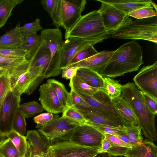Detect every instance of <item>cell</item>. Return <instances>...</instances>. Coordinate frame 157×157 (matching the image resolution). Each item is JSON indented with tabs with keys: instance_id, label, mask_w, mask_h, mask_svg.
<instances>
[{
	"instance_id": "6da1fadb",
	"label": "cell",
	"mask_w": 157,
	"mask_h": 157,
	"mask_svg": "<svg viewBox=\"0 0 157 157\" xmlns=\"http://www.w3.org/2000/svg\"><path fill=\"white\" fill-rule=\"evenodd\" d=\"M141 46L134 40L114 51L107 64L99 73L103 77L115 78L138 70L144 64Z\"/></svg>"
},
{
	"instance_id": "7a4b0ae2",
	"label": "cell",
	"mask_w": 157,
	"mask_h": 157,
	"mask_svg": "<svg viewBox=\"0 0 157 157\" xmlns=\"http://www.w3.org/2000/svg\"><path fill=\"white\" fill-rule=\"evenodd\" d=\"M121 96L133 110L146 138L152 141H156V115L147 105L141 91L138 90L133 82H129L122 86Z\"/></svg>"
},
{
	"instance_id": "3957f363",
	"label": "cell",
	"mask_w": 157,
	"mask_h": 157,
	"mask_svg": "<svg viewBox=\"0 0 157 157\" xmlns=\"http://www.w3.org/2000/svg\"><path fill=\"white\" fill-rule=\"evenodd\" d=\"M127 16L125 21L113 32L115 38L142 40L157 43V16L132 19Z\"/></svg>"
},
{
	"instance_id": "277c9868",
	"label": "cell",
	"mask_w": 157,
	"mask_h": 157,
	"mask_svg": "<svg viewBox=\"0 0 157 157\" xmlns=\"http://www.w3.org/2000/svg\"><path fill=\"white\" fill-rule=\"evenodd\" d=\"M113 32L106 31L98 10L82 16L78 21L65 34L66 39L71 37H89L103 35Z\"/></svg>"
},
{
	"instance_id": "5b68a950",
	"label": "cell",
	"mask_w": 157,
	"mask_h": 157,
	"mask_svg": "<svg viewBox=\"0 0 157 157\" xmlns=\"http://www.w3.org/2000/svg\"><path fill=\"white\" fill-rule=\"evenodd\" d=\"M65 116L54 119L38 128V132L48 141L59 142L69 140L75 129L81 125Z\"/></svg>"
},
{
	"instance_id": "8992f818",
	"label": "cell",
	"mask_w": 157,
	"mask_h": 157,
	"mask_svg": "<svg viewBox=\"0 0 157 157\" xmlns=\"http://www.w3.org/2000/svg\"><path fill=\"white\" fill-rule=\"evenodd\" d=\"M40 36L51 53L48 78L58 76L62 71L60 64L63 41L61 31L57 28L45 29L41 31Z\"/></svg>"
},
{
	"instance_id": "52a82bcc",
	"label": "cell",
	"mask_w": 157,
	"mask_h": 157,
	"mask_svg": "<svg viewBox=\"0 0 157 157\" xmlns=\"http://www.w3.org/2000/svg\"><path fill=\"white\" fill-rule=\"evenodd\" d=\"M51 59L49 49L42 41L29 59L28 69L32 75L30 86L36 88L44 78H48Z\"/></svg>"
},
{
	"instance_id": "ba28073f",
	"label": "cell",
	"mask_w": 157,
	"mask_h": 157,
	"mask_svg": "<svg viewBox=\"0 0 157 157\" xmlns=\"http://www.w3.org/2000/svg\"><path fill=\"white\" fill-rule=\"evenodd\" d=\"M113 33L93 37H71L66 39L63 45L61 69L68 67L72 59L78 53L90 46H94L109 38Z\"/></svg>"
},
{
	"instance_id": "9c48e42d",
	"label": "cell",
	"mask_w": 157,
	"mask_h": 157,
	"mask_svg": "<svg viewBox=\"0 0 157 157\" xmlns=\"http://www.w3.org/2000/svg\"><path fill=\"white\" fill-rule=\"evenodd\" d=\"M98 149L68 140L50 145L48 150L53 157H96L99 154Z\"/></svg>"
},
{
	"instance_id": "30bf717a",
	"label": "cell",
	"mask_w": 157,
	"mask_h": 157,
	"mask_svg": "<svg viewBox=\"0 0 157 157\" xmlns=\"http://www.w3.org/2000/svg\"><path fill=\"white\" fill-rule=\"evenodd\" d=\"M21 96L10 90L7 93L0 110V134L5 136L12 130L14 115L19 108Z\"/></svg>"
},
{
	"instance_id": "8fae6325",
	"label": "cell",
	"mask_w": 157,
	"mask_h": 157,
	"mask_svg": "<svg viewBox=\"0 0 157 157\" xmlns=\"http://www.w3.org/2000/svg\"><path fill=\"white\" fill-rule=\"evenodd\" d=\"M134 84L140 91L157 98V62L144 66L134 77Z\"/></svg>"
},
{
	"instance_id": "7c38bea8",
	"label": "cell",
	"mask_w": 157,
	"mask_h": 157,
	"mask_svg": "<svg viewBox=\"0 0 157 157\" xmlns=\"http://www.w3.org/2000/svg\"><path fill=\"white\" fill-rule=\"evenodd\" d=\"M104 135L92 126L84 124L75 129L69 140L81 145L99 148Z\"/></svg>"
},
{
	"instance_id": "4fadbf2b",
	"label": "cell",
	"mask_w": 157,
	"mask_h": 157,
	"mask_svg": "<svg viewBox=\"0 0 157 157\" xmlns=\"http://www.w3.org/2000/svg\"><path fill=\"white\" fill-rule=\"evenodd\" d=\"M72 107L82 114L87 122L120 128H122L123 126L125 125L118 117L105 111L89 106L75 105Z\"/></svg>"
},
{
	"instance_id": "5bb4252c",
	"label": "cell",
	"mask_w": 157,
	"mask_h": 157,
	"mask_svg": "<svg viewBox=\"0 0 157 157\" xmlns=\"http://www.w3.org/2000/svg\"><path fill=\"white\" fill-rule=\"evenodd\" d=\"M86 3V0H62L61 27L65 30V33L80 19Z\"/></svg>"
},
{
	"instance_id": "9a60e30c",
	"label": "cell",
	"mask_w": 157,
	"mask_h": 157,
	"mask_svg": "<svg viewBox=\"0 0 157 157\" xmlns=\"http://www.w3.org/2000/svg\"><path fill=\"white\" fill-rule=\"evenodd\" d=\"M96 1L101 3L98 11L101 16L105 30L113 32L122 25L127 16L108 3L101 0Z\"/></svg>"
},
{
	"instance_id": "2e32d148",
	"label": "cell",
	"mask_w": 157,
	"mask_h": 157,
	"mask_svg": "<svg viewBox=\"0 0 157 157\" xmlns=\"http://www.w3.org/2000/svg\"><path fill=\"white\" fill-rule=\"evenodd\" d=\"M25 136L28 140L25 157H53L48 150V140L37 131H28Z\"/></svg>"
},
{
	"instance_id": "e0dca14e",
	"label": "cell",
	"mask_w": 157,
	"mask_h": 157,
	"mask_svg": "<svg viewBox=\"0 0 157 157\" xmlns=\"http://www.w3.org/2000/svg\"><path fill=\"white\" fill-rule=\"evenodd\" d=\"M39 101L44 109L57 114L64 112V108L53 89L48 83L41 85L39 89Z\"/></svg>"
},
{
	"instance_id": "ac0fdd59",
	"label": "cell",
	"mask_w": 157,
	"mask_h": 157,
	"mask_svg": "<svg viewBox=\"0 0 157 157\" xmlns=\"http://www.w3.org/2000/svg\"><path fill=\"white\" fill-rule=\"evenodd\" d=\"M76 93L86 101L89 106L109 113L118 117L122 121L121 117L116 111L112 101L101 89L92 96L82 93Z\"/></svg>"
},
{
	"instance_id": "d6986e66",
	"label": "cell",
	"mask_w": 157,
	"mask_h": 157,
	"mask_svg": "<svg viewBox=\"0 0 157 157\" xmlns=\"http://www.w3.org/2000/svg\"><path fill=\"white\" fill-rule=\"evenodd\" d=\"M114 51L104 50L83 60L71 64L67 67L88 69L99 73L104 67Z\"/></svg>"
},
{
	"instance_id": "ffe728a7",
	"label": "cell",
	"mask_w": 157,
	"mask_h": 157,
	"mask_svg": "<svg viewBox=\"0 0 157 157\" xmlns=\"http://www.w3.org/2000/svg\"><path fill=\"white\" fill-rule=\"evenodd\" d=\"M29 60L26 58H10L0 56V67L7 71L12 84L21 74L28 70Z\"/></svg>"
},
{
	"instance_id": "44dd1931",
	"label": "cell",
	"mask_w": 157,
	"mask_h": 157,
	"mask_svg": "<svg viewBox=\"0 0 157 157\" xmlns=\"http://www.w3.org/2000/svg\"><path fill=\"white\" fill-rule=\"evenodd\" d=\"M112 101L116 111L125 125H140L133 110L121 95L112 100Z\"/></svg>"
},
{
	"instance_id": "7402d4cb",
	"label": "cell",
	"mask_w": 157,
	"mask_h": 157,
	"mask_svg": "<svg viewBox=\"0 0 157 157\" xmlns=\"http://www.w3.org/2000/svg\"><path fill=\"white\" fill-rule=\"evenodd\" d=\"M108 3L124 13L128 14L136 10L151 6V0H101Z\"/></svg>"
},
{
	"instance_id": "603a6c76",
	"label": "cell",
	"mask_w": 157,
	"mask_h": 157,
	"mask_svg": "<svg viewBox=\"0 0 157 157\" xmlns=\"http://www.w3.org/2000/svg\"><path fill=\"white\" fill-rule=\"evenodd\" d=\"M125 157H157V147L151 141H143L140 144L130 148Z\"/></svg>"
},
{
	"instance_id": "cb8c5ba5",
	"label": "cell",
	"mask_w": 157,
	"mask_h": 157,
	"mask_svg": "<svg viewBox=\"0 0 157 157\" xmlns=\"http://www.w3.org/2000/svg\"><path fill=\"white\" fill-rule=\"evenodd\" d=\"M40 3L51 17L52 24L56 28L61 27L62 0H43Z\"/></svg>"
},
{
	"instance_id": "d4e9b609",
	"label": "cell",
	"mask_w": 157,
	"mask_h": 157,
	"mask_svg": "<svg viewBox=\"0 0 157 157\" xmlns=\"http://www.w3.org/2000/svg\"><path fill=\"white\" fill-rule=\"evenodd\" d=\"M19 22L15 27L0 36V48H20L23 40Z\"/></svg>"
},
{
	"instance_id": "484cf974",
	"label": "cell",
	"mask_w": 157,
	"mask_h": 157,
	"mask_svg": "<svg viewBox=\"0 0 157 157\" xmlns=\"http://www.w3.org/2000/svg\"><path fill=\"white\" fill-rule=\"evenodd\" d=\"M89 86L95 88L101 89L103 77L98 73L85 68H79L76 75Z\"/></svg>"
},
{
	"instance_id": "4316f807",
	"label": "cell",
	"mask_w": 157,
	"mask_h": 157,
	"mask_svg": "<svg viewBox=\"0 0 157 157\" xmlns=\"http://www.w3.org/2000/svg\"><path fill=\"white\" fill-rule=\"evenodd\" d=\"M32 75L28 69L19 76L11 84V90L21 96L25 93L32 82Z\"/></svg>"
},
{
	"instance_id": "83f0119b",
	"label": "cell",
	"mask_w": 157,
	"mask_h": 157,
	"mask_svg": "<svg viewBox=\"0 0 157 157\" xmlns=\"http://www.w3.org/2000/svg\"><path fill=\"white\" fill-rule=\"evenodd\" d=\"M47 82L51 85L56 92L63 107V113L69 107L70 93L67 91L64 85L58 81L54 79H49L47 80Z\"/></svg>"
},
{
	"instance_id": "f1b7e54d",
	"label": "cell",
	"mask_w": 157,
	"mask_h": 157,
	"mask_svg": "<svg viewBox=\"0 0 157 157\" xmlns=\"http://www.w3.org/2000/svg\"><path fill=\"white\" fill-rule=\"evenodd\" d=\"M122 86L118 82L110 78L104 77L101 89L112 101L121 95Z\"/></svg>"
},
{
	"instance_id": "f546056e",
	"label": "cell",
	"mask_w": 157,
	"mask_h": 157,
	"mask_svg": "<svg viewBox=\"0 0 157 157\" xmlns=\"http://www.w3.org/2000/svg\"><path fill=\"white\" fill-rule=\"evenodd\" d=\"M23 0H0V28L6 23L13 9Z\"/></svg>"
},
{
	"instance_id": "4dcf8cb0",
	"label": "cell",
	"mask_w": 157,
	"mask_h": 157,
	"mask_svg": "<svg viewBox=\"0 0 157 157\" xmlns=\"http://www.w3.org/2000/svg\"><path fill=\"white\" fill-rule=\"evenodd\" d=\"M5 136L12 142L22 157H25L27 150V141L25 136L12 130Z\"/></svg>"
},
{
	"instance_id": "1f68e13d",
	"label": "cell",
	"mask_w": 157,
	"mask_h": 157,
	"mask_svg": "<svg viewBox=\"0 0 157 157\" xmlns=\"http://www.w3.org/2000/svg\"><path fill=\"white\" fill-rule=\"evenodd\" d=\"M123 130L127 134L132 147L140 144L144 141L140 126L125 125L123 126Z\"/></svg>"
},
{
	"instance_id": "d6a6232c",
	"label": "cell",
	"mask_w": 157,
	"mask_h": 157,
	"mask_svg": "<svg viewBox=\"0 0 157 157\" xmlns=\"http://www.w3.org/2000/svg\"><path fill=\"white\" fill-rule=\"evenodd\" d=\"M42 42L40 35L35 33L28 35L23 38L22 44L20 48L27 51L29 53L28 59L39 46Z\"/></svg>"
},
{
	"instance_id": "836d02e7",
	"label": "cell",
	"mask_w": 157,
	"mask_h": 157,
	"mask_svg": "<svg viewBox=\"0 0 157 157\" xmlns=\"http://www.w3.org/2000/svg\"><path fill=\"white\" fill-rule=\"evenodd\" d=\"M69 85L76 92L82 93L90 96H92L101 89L89 86L76 75L70 79Z\"/></svg>"
},
{
	"instance_id": "e575fe53",
	"label": "cell",
	"mask_w": 157,
	"mask_h": 157,
	"mask_svg": "<svg viewBox=\"0 0 157 157\" xmlns=\"http://www.w3.org/2000/svg\"><path fill=\"white\" fill-rule=\"evenodd\" d=\"M11 77L6 70L0 71V110L6 96L11 90Z\"/></svg>"
},
{
	"instance_id": "d590c367",
	"label": "cell",
	"mask_w": 157,
	"mask_h": 157,
	"mask_svg": "<svg viewBox=\"0 0 157 157\" xmlns=\"http://www.w3.org/2000/svg\"><path fill=\"white\" fill-rule=\"evenodd\" d=\"M19 108L25 118L33 117L44 110L41 104L35 101L20 105Z\"/></svg>"
},
{
	"instance_id": "8d00e7d4",
	"label": "cell",
	"mask_w": 157,
	"mask_h": 157,
	"mask_svg": "<svg viewBox=\"0 0 157 157\" xmlns=\"http://www.w3.org/2000/svg\"><path fill=\"white\" fill-rule=\"evenodd\" d=\"M26 127L25 117L19 108L16 111L13 120L12 124V130L21 135L25 136L27 133Z\"/></svg>"
},
{
	"instance_id": "74e56055",
	"label": "cell",
	"mask_w": 157,
	"mask_h": 157,
	"mask_svg": "<svg viewBox=\"0 0 157 157\" xmlns=\"http://www.w3.org/2000/svg\"><path fill=\"white\" fill-rule=\"evenodd\" d=\"M0 56L10 58H26L28 59L29 53L20 48H0Z\"/></svg>"
},
{
	"instance_id": "f35d334b",
	"label": "cell",
	"mask_w": 157,
	"mask_h": 157,
	"mask_svg": "<svg viewBox=\"0 0 157 157\" xmlns=\"http://www.w3.org/2000/svg\"><path fill=\"white\" fill-rule=\"evenodd\" d=\"M128 16L136 19H143L157 16V12L154 10L153 7L151 5L134 10L129 13Z\"/></svg>"
},
{
	"instance_id": "ab89813d",
	"label": "cell",
	"mask_w": 157,
	"mask_h": 157,
	"mask_svg": "<svg viewBox=\"0 0 157 157\" xmlns=\"http://www.w3.org/2000/svg\"><path fill=\"white\" fill-rule=\"evenodd\" d=\"M40 20L37 18L33 22L21 26L20 30L23 38L36 33L37 31L42 29L43 28L40 24Z\"/></svg>"
},
{
	"instance_id": "60d3db41",
	"label": "cell",
	"mask_w": 157,
	"mask_h": 157,
	"mask_svg": "<svg viewBox=\"0 0 157 157\" xmlns=\"http://www.w3.org/2000/svg\"><path fill=\"white\" fill-rule=\"evenodd\" d=\"M0 157H22L9 140L0 148Z\"/></svg>"
},
{
	"instance_id": "b9f144b4",
	"label": "cell",
	"mask_w": 157,
	"mask_h": 157,
	"mask_svg": "<svg viewBox=\"0 0 157 157\" xmlns=\"http://www.w3.org/2000/svg\"><path fill=\"white\" fill-rule=\"evenodd\" d=\"M98 53L94 46H90L76 54L72 59L70 65L87 59Z\"/></svg>"
},
{
	"instance_id": "7bdbcfd3",
	"label": "cell",
	"mask_w": 157,
	"mask_h": 157,
	"mask_svg": "<svg viewBox=\"0 0 157 157\" xmlns=\"http://www.w3.org/2000/svg\"><path fill=\"white\" fill-rule=\"evenodd\" d=\"M85 124L92 126L104 134L107 133L116 136L123 131V128H120L107 125L89 122H87Z\"/></svg>"
},
{
	"instance_id": "ee69618b",
	"label": "cell",
	"mask_w": 157,
	"mask_h": 157,
	"mask_svg": "<svg viewBox=\"0 0 157 157\" xmlns=\"http://www.w3.org/2000/svg\"><path fill=\"white\" fill-rule=\"evenodd\" d=\"M59 117V116L57 114L53 115V113L48 112L37 115L33 118V120L37 124L36 127L37 128Z\"/></svg>"
},
{
	"instance_id": "f6af8a7d",
	"label": "cell",
	"mask_w": 157,
	"mask_h": 157,
	"mask_svg": "<svg viewBox=\"0 0 157 157\" xmlns=\"http://www.w3.org/2000/svg\"><path fill=\"white\" fill-rule=\"evenodd\" d=\"M62 116H66L82 124H84L87 122L82 114L73 107H69L66 111L62 113Z\"/></svg>"
},
{
	"instance_id": "bcb514c9",
	"label": "cell",
	"mask_w": 157,
	"mask_h": 157,
	"mask_svg": "<svg viewBox=\"0 0 157 157\" xmlns=\"http://www.w3.org/2000/svg\"><path fill=\"white\" fill-rule=\"evenodd\" d=\"M71 88L69 107H72L75 105L89 106L86 101L73 89Z\"/></svg>"
},
{
	"instance_id": "7dc6e473",
	"label": "cell",
	"mask_w": 157,
	"mask_h": 157,
	"mask_svg": "<svg viewBox=\"0 0 157 157\" xmlns=\"http://www.w3.org/2000/svg\"><path fill=\"white\" fill-rule=\"evenodd\" d=\"M144 100L150 111L156 115L157 113V98L141 92Z\"/></svg>"
},
{
	"instance_id": "c3c4849f",
	"label": "cell",
	"mask_w": 157,
	"mask_h": 157,
	"mask_svg": "<svg viewBox=\"0 0 157 157\" xmlns=\"http://www.w3.org/2000/svg\"><path fill=\"white\" fill-rule=\"evenodd\" d=\"M130 148L131 147L112 146L105 153L115 155L124 156Z\"/></svg>"
},
{
	"instance_id": "681fc988",
	"label": "cell",
	"mask_w": 157,
	"mask_h": 157,
	"mask_svg": "<svg viewBox=\"0 0 157 157\" xmlns=\"http://www.w3.org/2000/svg\"><path fill=\"white\" fill-rule=\"evenodd\" d=\"M105 137L111 143L112 146H118L132 147L127 144L119 139L116 136L109 134H105Z\"/></svg>"
},
{
	"instance_id": "f907efd6",
	"label": "cell",
	"mask_w": 157,
	"mask_h": 157,
	"mask_svg": "<svg viewBox=\"0 0 157 157\" xmlns=\"http://www.w3.org/2000/svg\"><path fill=\"white\" fill-rule=\"evenodd\" d=\"M78 68L75 67H67L62 70V77L67 79L72 78L76 76Z\"/></svg>"
},
{
	"instance_id": "816d5d0a",
	"label": "cell",
	"mask_w": 157,
	"mask_h": 157,
	"mask_svg": "<svg viewBox=\"0 0 157 157\" xmlns=\"http://www.w3.org/2000/svg\"><path fill=\"white\" fill-rule=\"evenodd\" d=\"M112 146L110 142L104 137L102 141L101 147L98 149L99 153H105Z\"/></svg>"
},
{
	"instance_id": "f5cc1de1",
	"label": "cell",
	"mask_w": 157,
	"mask_h": 157,
	"mask_svg": "<svg viewBox=\"0 0 157 157\" xmlns=\"http://www.w3.org/2000/svg\"><path fill=\"white\" fill-rule=\"evenodd\" d=\"M116 136L124 143L131 146L130 144L127 134L123 131Z\"/></svg>"
},
{
	"instance_id": "db71d44e",
	"label": "cell",
	"mask_w": 157,
	"mask_h": 157,
	"mask_svg": "<svg viewBox=\"0 0 157 157\" xmlns=\"http://www.w3.org/2000/svg\"><path fill=\"white\" fill-rule=\"evenodd\" d=\"M123 156L115 155L106 153H101L99 154L96 157H123Z\"/></svg>"
},
{
	"instance_id": "11a10c76",
	"label": "cell",
	"mask_w": 157,
	"mask_h": 157,
	"mask_svg": "<svg viewBox=\"0 0 157 157\" xmlns=\"http://www.w3.org/2000/svg\"><path fill=\"white\" fill-rule=\"evenodd\" d=\"M9 139L5 136H0V148L6 142L9 140Z\"/></svg>"
},
{
	"instance_id": "9f6ffc18",
	"label": "cell",
	"mask_w": 157,
	"mask_h": 157,
	"mask_svg": "<svg viewBox=\"0 0 157 157\" xmlns=\"http://www.w3.org/2000/svg\"><path fill=\"white\" fill-rule=\"evenodd\" d=\"M151 5L152 6H153V7L155 8V9L156 11L157 12V6L156 4H155V3H154L152 1L151 2Z\"/></svg>"
},
{
	"instance_id": "6f0895ef",
	"label": "cell",
	"mask_w": 157,
	"mask_h": 157,
	"mask_svg": "<svg viewBox=\"0 0 157 157\" xmlns=\"http://www.w3.org/2000/svg\"><path fill=\"white\" fill-rule=\"evenodd\" d=\"M3 70V69L2 67H0V71H1L2 70Z\"/></svg>"
},
{
	"instance_id": "680465c9",
	"label": "cell",
	"mask_w": 157,
	"mask_h": 157,
	"mask_svg": "<svg viewBox=\"0 0 157 157\" xmlns=\"http://www.w3.org/2000/svg\"><path fill=\"white\" fill-rule=\"evenodd\" d=\"M1 136V135H0V136Z\"/></svg>"
}]
</instances>
